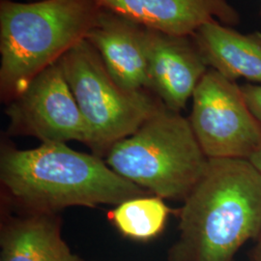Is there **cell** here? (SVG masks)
Wrapping results in <instances>:
<instances>
[{"mask_svg": "<svg viewBox=\"0 0 261 261\" xmlns=\"http://www.w3.org/2000/svg\"><path fill=\"white\" fill-rule=\"evenodd\" d=\"M0 179L18 202L39 213L70 206L118 205L148 193L118 175L100 157L71 149L66 143L3 148Z\"/></svg>", "mask_w": 261, "mask_h": 261, "instance_id": "cell-1", "label": "cell"}, {"mask_svg": "<svg viewBox=\"0 0 261 261\" xmlns=\"http://www.w3.org/2000/svg\"><path fill=\"white\" fill-rule=\"evenodd\" d=\"M180 250L191 261H232L261 230V175L246 159H209L184 199Z\"/></svg>", "mask_w": 261, "mask_h": 261, "instance_id": "cell-2", "label": "cell"}, {"mask_svg": "<svg viewBox=\"0 0 261 261\" xmlns=\"http://www.w3.org/2000/svg\"><path fill=\"white\" fill-rule=\"evenodd\" d=\"M98 0L0 2V93L9 103L48 66L86 37Z\"/></svg>", "mask_w": 261, "mask_h": 261, "instance_id": "cell-3", "label": "cell"}, {"mask_svg": "<svg viewBox=\"0 0 261 261\" xmlns=\"http://www.w3.org/2000/svg\"><path fill=\"white\" fill-rule=\"evenodd\" d=\"M107 165L126 180L161 198L185 199L203 175L209 158L188 118L158 111L106 154Z\"/></svg>", "mask_w": 261, "mask_h": 261, "instance_id": "cell-4", "label": "cell"}, {"mask_svg": "<svg viewBox=\"0 0 261 261\" xmlns=\"http://www.w3.org/2000/svg\"><path fill=\"white\" fill-rule=\"evenodd\" d=\"M58 62L84 116L87 145L96 154H107L163 105L149 90L128 91L116 84L98 51L85 39Z\"/></svg>", "mask_w": 261, "mask_h": 261, "instance_id": "cell-5", "label": "cell"}, {"mask_svg": "<svg viewBox=\"0 0 261 261\" xmlns=\"http://www.w3.org/2000/svg\"><path fill=\"white\" fill-rule=\"evenodd\" d=\"M188 118L209 159L248 160L261 141V124L252 115L236 82L209 69L196 86Z\"/></svg>", "mask_w": 261, "mask_h": 261, "instance_id": "cell-6", "label": "cell"}, {"mask_svg": "<svg viewBox=\"0 0 261 261\" xmlns=\"http://www.w3.org/2000/svg\"><path fill=\"white\" fill-rule=\"evenodd\" d=\"M5 113L11 135L35 137L43 143H88L84 116L58 61L7 103Z\"/></svg>", "mask_w": 261, "mask_h": 261, "instance_id": "cell-7", "label": "cell"}, {"mask_svg": "<svg viewBox=\"0 0 261 261\" xmlns=\"http://www.w3.org/2000/svg\"><path fill=\"white\" fill-rule=\"evenodd\" d=\"M149 90L168 109L180 112L209 70L192 35L146 28Z\"/></svg>", "mask_w": 261, "mask_h": 261, "instance_id": "cell-8", "label": "cell"}, {"mask_svg": "<svg viewBox=\"0 0 261 261\" xmlns=\"http://www.w3.org/2000/svg\"><path fill=\"white\" fill-rule=\"evenodd\" d=\"M145 35V27L102 8L85 40L98 51L116 84L128 91H141L149 90Z\"/></svg>", "mask_w": 261, "mask_h": 261, "instance_id": "cell-9", "label": "cell"}, {"mask_svg": "<svg viewBox=\"0 0 261 261\" xmlns=\"http://www.w3.org/2000/svg\"><path fill=\"white\" fill-rule=\"evenodd\" d=\"M103 8L145 28L173 35H193L217 19L224 25L240 22L239 13L227 0H98Z\"/></svg>", "mask_w": 261, "mask_h": 261, "instance_id": "cell-10", "label": "cell"}, {"mask_svg": "<svg viewBox=\"0 0 261 261\" xmlns=\"http://www.w3.org/2000/svg\"><path fill=\"white\" fill-rule=\"evenodd\" d=\"M206 65L236 82L261 84V33L243 34L214 19L192 35Z\"/></svg>", "mask_w": 261, "mask_h": 261, "instance_id": "cell-11", "label": "cell"}, {"mask_svg": "<svg viewBox=\"0 0 261 261\" xmlns=\"http://www.w3.org/2000/svg\"><path fill=\"white\" fill-rule=\"evenodd\" d=\"M1 261H80L60 234L54 213L30 212L11 221L1 234Z\"/></svg>", "mask_w": 261, "mask_h": 261, "instance_id": "cell-12", "label": "cell"}, {"mask_svg": "<svg viewBox=\"0 0 261 261\" xmlns=\"http://www.w3.org/2000/svg\"><path fill=\"white\" fill-rule=\"evenodd\" d=\"M168 213L163 198L143 196L123 201L110 213V218L122 233L145 240L162 231Z\"/></svg>", "mask_w": 261, "mask_h": 261, "instance_id": "cell-13", "label": "cell"}, {"mask_svg": "<svg viewBox=\"0 0 261 261\" xmlns=\"http://www.w3.org/2000/svg\"><path fill=\"white\" fill-rule=\"evenodd\" d=\"M240 88L248 108L261 124V84H244Z\"/></svg>", "mask_w": 261, "mask_h": 261, "instance_id": "cell-14", "label": "cell"}, {"mask_svg": "<svg viewBox=\"0 0 261 261\" xmlns=\"http://www.w3.org/2000/svg\"><path fill=\"white\" fill-rule=\"evenodd\" d=\"M248 161L252 165L261 175V141L258 146L252 152V155L249 157Z\"/></svg>", "mask_w": 261, "mask_h": 261, "instance_id": "cell-15", "label": "cell"}, {"mask_svg": "<svg viewBox=\"0 0 261 261\" xmlns=\"http://www.w3.org/2000/svg\"><path fill=\"white\" fill-rule=\"evenodd\" d=\"M257 238H258V240H257V245H256L255 251H254V258L256 261H261V230Z\"/></svg>", "mask_w": 261, "mask_h": 261, "instance_id": "cell-16", "label": "cell"}, {"mask_svg": "<svg viewBox=\"0 0 261 261\" xmlns=\"http://www.w3.org/2000/svg\"><path fill=\"white\" fill-rule=\"evenodd\" d=\"M260 14H261V10H260Z\"/></svg>", "mask_w": 261, "mask_h": 261, "instance_id": "cell-17", "label": "cell"}]
</instances>
